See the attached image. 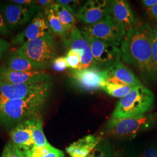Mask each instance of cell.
I'll list each match as a JSON object with an SVG mask.
<instances>
[{
	"label": "cell",
	"instance_id": "obj_1",
	"mask_svg": "<svg viewBox=\"0 0 157 157\" xmlns=\"http://www.w3.org/2000/svg\"><path fill=\"white\" fill-rule=\"evenodd\" d=\"M154 30L148 23L137 25L126 32L121 46V58L137 69L146 82L157 79L152 55Z\"/></svg>",
	"mask_w": 157,
	"mask_h": 157
},
{
	"label": "cell",
	"instance_id": "obj_2",
	"mask_svg": "<svg viewBox=\"0 0 157 157\" xmlns=\"http://www.w3.org/2000/svg\"><path fill=\"white\" fill-rule=\"evenodd\" d=\"M51 89L34 94L22 100L8 101L0 105V125H17L26 121L41 117Z\"/></svg>",
	"mask_w": 157,
	"mask_h": 157
},
{
	"label": "cell",
	"instance_id": "obj_3",
	"mask_svg": "<svg viewBox=\"0 0 157 157\" xmlns=\"http://www.w3.org/2000/svg\"><path fill=\"white\" fill-rule=\"evenodd\" d=\"M157 125V113L130 118H111L104 128V133L116 139H132Z\"/></svg>",
	"mask_w": 157,
	"mask_h": 157
},
{
	"label": "cell",
	"instance_id": "obj_4",
	"mask_svg": "<svg viewBox=\"0 0 157 157\" xmlns=\"http://www.w3.org/2000/svg\"><path fill=\"white\" fill-rule=\"evenodd\" d=\"M154 100L151 91L141 84L118 101L111 118H130L146 114L154 107Z\"/></svg>",
	"mask_w": 157,
	"mask_h": 157
},
{
	"label": "cell",
	"instance_id": "obj_5",
	"mask_svg": "<svg viewBox=\"0 0 157 157\" xmlns=\"http://www.w3.org/2000/svg\"><path fill=\"white\" fill-rule=\"evenodd\" d=\"M17 50L37 70L42 71L51 66L56 58L57 45L51 35L29 42Z\"/></svg>",
	"mask_w": 157,
	"mask_h": 157
},
{
	"label": "cell",
	"instance_id": "obj_6",
	"mask_svg": "<svg viewBox=\"0 0 157 157\" xmlns=\"http://www.w3.org/2000/svg\"><path fill=\"white\" fill-rule=\"evenodd\" d=\"M44 9L38 5L22 6L8 1H0V13L11 32L15 31L30 22Z\"/></svg>",
	"mask_w": 157,
	"mask_h": 157
},
{
	"label": "cell",
	"instance_id": "obj_7",
	"mask_svg": "<svg viewBox=\"0 0 157 157\" xmlns=\"http://www.w3.org/2000/svg\"><path fill=\"white\" fill-rule=\"evenodd\" d=\"M52 82L49 78L19 84L0 82V105L8 101L22 100L34 94L51 89Z\"/></svg>",
	"mask_w": 157,
	"mask_h": 157
},
{
	"label": "cell",
	"instance_id": "obj_8",
	"mask_svg": "<svg viewBox=\"0 0 157 157\" xmlns=\"http://www.w3.org/2000/svg\"><path fill=\"white\" fill-rule=\"evenodd\" d=\"M81 31L115 47L122 43L126 33V30L115 21L111 15L99 22L84 27Z\"/></svg>",
	"mask_w": 157,
	"mask_h": 157
},
{
	"label": "cell",
	"instance_id": "obj_9",
	"mask_svg": "<svg viewBox=\"0 0 157 157\" xmlns=\"http://www.w3.org/2000/svg\"><path fill=\"white\" fill-rule=\"evenodd\" d=\"M81 32L91 47L94 67L102 70H107L121 62V52L117 47L106 43Z\"/></svg>",
	"mask_w": 157,
	"mask_h": 157
},
{
	"label": "cell",
	"instance_id": "obj_10",
	"mask_svg": "<svg viewBox=\"0 0 157 157\" xmlns=\"http://www.w3.org/2000/svg\"><path fill=\"white\" fill-rule=\"evenodd\" d=\"M71 78L78 90L94 92L101 89L102 84L107 82V72L93 66L84 69L73 70Z\"/></svg>",
	"mask_w": 157,
	"mask_h": 157
},
{
	"label": "cell",
	"instance_id": "obj_11",
	"mask_svg": "<svg viewBox=\"0 0 157 157\" xmlns=\"http://www.w3.org/2000/svg\"><path fill=\"white\" fill-rule=\"evenodd\" d=\"M52 35L45 18L44 12L38 13L28 25L11 39L12 45L21 47L35 40Z\"/></svg>",
	"mask_w": 157,
	"mask_h": 157
},
{
	"label": "cell",
	"instance_id": "obj_12",
	"mask_svg": "<svg viewBox=\"0 0 157 157\" xmlns=\"http://www.w3.org/2000/svg\"><path fill=\"white\" fill-rule=\"evenodd\" d=\"M110 15V1L89 0L78 9L76 17L79 21L91 25Z\"/></svg>",
	"mask_w": 157,
	"mask_h": 157
},
{
	"label": "cell",
	"instance_id": "obj_13",
	"mask_svg": "<svg viewBox=\"0 0 157 157\" xmlns=\"http://www.w3.org/2000/svg\"><path fill=\"white\" fill-rule=\"evenodd\" d=\"M65 44L69 46L70 49L76 51L81 56V63L78 70L94 66L91 47L81 30L78 28L73 29L70 34L69 39Z\"/></svg>",
	"mask_w": 157,
	"mask_h": 157
},
{
	"label": "cell",
	"instance_id": "obj_14",
	"mask_svg": "<svg viewBox=\"0 0 157 157\" xmlns=\"http://www.w3.org/2000/svg\"><path fill=\"white\" fill-rule=\"evenodd\" d=\"M110 15L126 32L139 25L129 2L125 0L110 1Z\"/></svg>",
	"mask_w": 157,
	"mask_h": 157
},
{
	"label": "cell",
	"instance_id": "obj_15",
	"mask_svg": "<svg viewBox=\"0 0 157 157\" xmlns=\"http://www.w3.org/2000/svg\"><path fill=\"white\" fill-rule=\"evenodd\" d=\"M51 78L43 71L28 72H17L10 69L3 64L0 67V82L6 84H19L39 81Z\"/></svg>",
	"mask_w": 157,
	"mask_h": 157
},
{
	"label": "cell",
	"instance_id": "obj_16",
	"mask_svg": "<svg viewBox=\"0 0 157 157\" xmlns=\"http://www.w3.org/2000/svg\"><path fill=\"white\" fill-rule=\"evenodd\" d=\"M107 72V82L114 84H123L135 87L141 84L129 68L120 62L108 68Z\"/></svg>",
	"mask_w": 157,
	"mask_h": 157
},
{
	"label": "cell",
	"instance_id": "obj_17",
	"mask_svg": "<svg viewBox=\"0 0 157 157\" xmlns=\"http://www.w3.org/2000/svg\"><path fill=\"white\" fill-rule=\"evenodd\" d=\"M11 141L22 150H27L34 146L30 120L17 124L10 132Z\"/></svg>",
	"mask_w": 157,
	"mask_h": 157
},
{
	"label": "cell",
	"instance_id": "obj_18",
	"mask_svg": "<svg viewBox=\"0 0 157 157\" xmlns=\"http://www.w3.org/2000/svg\"><path fill=\"white\" fill-rule=\"evenodd\" d=\"M101 141L98 136L87 135L68 146L66 152L70 157H86Z\"/></svg>",
	"mask_w": 157,
	"mask_h": 157
},
{
	"label": "cell",
	"instance_id": "obj_19",
	"mask_svg": "<svg viewBox=\"0 0 157 157\" xmlns=\"http://www.w3.org/2000/svg\"><path fill=\"white\" fill-rule=\"evenodd\" d=\"M4 65L10 69L17 72H28L39 71L19 53L17 49L12 51L10 54Z\"/></svg>",
	"mask_w": 157,
	"mask_h": 157
},
{
	"label": "cell",
	"instance_id": "obj_20",
	"mask_svg": "<svg viewBox=\"0 0 157 157\" xmlns=\"http://www.w3.org/2000/svg\"><path fill=\"white\" fill-rule=\"evenodd\" d=\"M44 14L47 24L52 33L62 38L66 43L69 39V32L63 27L53 7L44 10Z\"/></svg>",
	"mask_w": 157,
	"mask_h": 157
},
{
	"label": "cell",
	"instance_id": "obj_21",
	"mask_svg": "<svg viewBox=\"0 0 157 157\" xmlns=\"http://www.w3.org/2000/svg\"><path fill=\"white\" fill-rule=\"evenodd\" d=\"M26 157H65V154L58 148L51 146H34L32 148L23 151Z\"/></svg>",
	"mask_w": 157,
	"mask_h": 157
},
{
	"label": "cell",
	"instance_id": "obj_22",
	"mask_svg": "<svg viewBox=\"0 0 157 157\" xmlns=\"http://www.w3.org/2000/svg\"><path fill=\"white\" fill-rule=\"evenodd\" d=\"M30 124L34 146L43 147L50 144L44 135L41 117H38L30 120Z\"/></svg>",
	"mask_w": 157,
	"mask_h": 157
},
{
	"label": "cell",
	"instance_id": "obj_23",
	"mask_svg": "<svg viewBox=\"0 0 157 157\" xmlns=\"http://www.w3.org/2000/svg\"><path fill=\"white\" fill-rule=\"evenodd\" d=\"M53 8L56 12V14L63 27L69 33L71 32L73 29L75 28V25L76 23V20L73 15L63 6L56 2L53 6Z\"/></svg>",
	"mask_w": 157,
	"mask_h": 157
},
{
	"label": "cell",
	"instance_id": "obj_24",
	"mask_svg": "<svg viewBox=\"0 0 157 157\" xmlns=\"http://www.w3.org/2000/svg\"><path fill=\"white\" fill-rule=\"evenodd\" d=\"M134 87L123 84H114L105 82L102 84L101 89L106 92L108 95L115 98H124L129 94Z\"/></svg>",
	"mask_w": 157,
	"mask_h": 157
},
{
	"label": "cell",
	"instance_id": "obj_25",
	"mask_svg": "<svg viewBox=\"0 0 157 157\" xmlns=\"http://www.w3.org/2000/svg\"><path fill=\"white\" fill-rule=\"evenodd\" d=\"M113 150L107 141H102L86 157H113Z\"/></svg>",
	"mask_w": 157,
	"mask_h": 157
},
{
	"label": "cell",
	"instance_id": "obj_26",
	"mask_svg": "<svg viewBox=\"0 0 157 157\" xmlns=\"http://www.w3.org/2000/svg\"><path fill=\"white\" fill-rule=\"evenodd\" d=\"M1 157H26L22 150L12 141L8 142L3 150Z\"/></svg>",
	"mask_w": 157,
	"mask_h": 157
},
{
	"label": "cell",
	"instance_id": "obj_27",
	"mask_svg": "<svg viewBox=\"0 0 157 157\" xmlns=\"http://www.w3.org/2000/svg\"><path fill=\"white\" fill-rule=\"evenodd\" d=\"M67 67L73 70L78 69L81 63V56L76 51L70 49L65 56Z\"/></svg>",
	"mask_w": 157,
	"mask_h": 157
},
{
	"label": "cell",
	"instance_id": "obj_28",
	"mask_svg": "<svg viewBox=\"0 0 157 157\" xmlns=\"http://www.w3.org/2000/svg\"><path fill=\"white\" fill-rule=\"evenodd\" d=\"M56 2L65 8L68 11L71 12L73 16H76L77 12L78 11V9L80 2L78 1L74 0H57Z\"/></svg>",
	"mask_w": 157,
	"mask_h": 157
},
{
	"label": "cell",
	"instance_id": "obj_29",
	"mask_svg": "<svg viewBox=\"0 0 157 157\" xmlns=\"http://www.w3.org/2000/svg\"><path fill=\"white\" fill-rule=\"evenodd\" d=\"M51 66L52 69L56 72H63L67 67L65 57H56L52 62Z\"/></svg>",
	"mask_w": 157,
	"mask_h": 157
},
{
	"label": "cell",
	"instance_id": "obj_30",
	"mask_svg": "<svg viewBox=\"0 0 157 157\" xmlns=\"http://www.w3.org/2000/svg\"><path fill=\"white\" fill-rule=\"evenodd\" d=\"M11 48V44L6 40L0 37V61Z\"/></svg>",
	"mask_w": 157,
	"mask_h": 157
},
{
	"label": "cell",
	"instance_id": "obj_31",
	"mask_svg": "<svg viewBox=\"0 0 157 157\" xmlns=\"http://www.w3.org/2000/svg\"><path fill=\"white\" fill-rule=\"evenodd\" d=\"M0 35L6 37H10L12 36V32L6 26L1 13H0Z\"/></svg>",
	"mask_w": 157,
	"mask_h": 157
},
{
	"label": "cell",
	"instance_id": "obj_32",
	"mask_svg": "<svg viewBox=\"0 0 157 157\" xmlns=\"http://www.w3.org/2000/svg\"><path fill=\"white\" fill-rule=\"evenodd\" d=\"M142 155L144 157H157V144L146 148Z\"/></svg>",
	"mask_w": 157,
	"mask_h": 157
},
{
	"label": "cell",
	"instance_id": "obj_33",
	"mask_svg": "<svg viewBox=\"0 0 157 157\" xmlns=\"http://www.w3.org/2000/svg\"><path fill=\"white\" fill-rule=\"evenodd\" d=\"M9 1L20 6H31L38 5L37 0H10Z\"/></svg>",
	"mask_w": 157,
	"mask_h": 157
},
{
	"label": "cell",
	"instance_id": "obj_34",
	"mask_svg": "<svg viewBox=\"0 0 157 157\" xmlns=\"http://www.w3.org/2000/svg\"><path fill=\"white\" fill-rule=\"evenodd\" d=\"M152 55L154 61L157 69V37L154 32L152 35Z\"/></svg>",
	"mask_w": 157,
	"mask_h": 157
},
{
	"label": "cell",
	"instance_id": "obj_35",
	"mask_svg": "<svg viewBox=\"0 0 157 157\" xmlns=\"http://www.w3.org/2000/svg\"><path fill=\"white\" fill-rule=\"evenodd\" d=\"M37 4L43 8L44 10L49 8H52L56 4V1L52 0H37Z\"/></svg>",
	"mask_w": 157,
	"mask_h": 157
},
{
	"label": "cell",
	"instance_id": "obj_36",
	"mask_svg": "<svg viewBox=\"0 0 157 157\" xmlns=\"http://www.w3.org/2000/svg\"><path fill=\"white\" fill-rule=\"evenodd\" d=\"M141 3L147 10L157 5V0H143Z\"/></svg>",
	"mask_w": 157,
	"mask_h": 157
},
{
	"label": "cell",
	"instance_id": "obj_37",
	"mask_svg": "<svg viewBox=\"0 0 157 157\" xmlns=\"http://www.w3.org/2000/svg\"><path fill=\"white\" fill-rule=\"evenodd\" d=\"M147 11L150 17L157 22V5L154 6L151 9L147 10Z\"/></svg>",
	"mask_w": 157,
	"mask_h": 157
},
{
	"label": "cell",
	"instance_id": "obj_38",
	"mask_svg": "<svg viewBox=\"0 0 157 157\" xmlns=\"http://www.w3.org/2000/svg\"><path fill=\"white\" fill-rule=\"evenodd\" d=\"M113 157H127L124 155V153L122 151L118 150H113Z\"/></svg>",
	"mask_w": 157,
	"mask_h": 157
},
{
	"label": "cell",
	"instance_id": "obj_39",
	"mask_svg": "<svg viewBox=\"0 0 157 157\" xmlns=\"http://www.w3.org/2000/svg\"><path fill=\"white\" fill-rule=\"evenodd\" d=\"M154 33H155L156 37H157V30H154Z\"/></svg>",
	"mask_w": 157,
	"mask_h": 157
},
{
	"label": "cell",
	"instance_id": "obj_40",
	"mask_svg": "<svg viewBox=\"0 0 157 157\" xmlns=\"http://www.w3.org/2000/svg\"><path fill=\"white\" fill-rule=\"evenodd\" d=\"M143 157V155H141L140 157Z\"/></svg>",
	"mask_w": 157,
	"mask_h": 157
},
{
	"label": "cell",
	"instance_id": "obj_41",
	"mask_svg": "<svg viewBox=\"0 0 157 157\" xmlns=\"http://www.w3.org/2000/svg\"></svg>",
	"mask_w": 157,
	"mask_h": 157
}]
</instances>
